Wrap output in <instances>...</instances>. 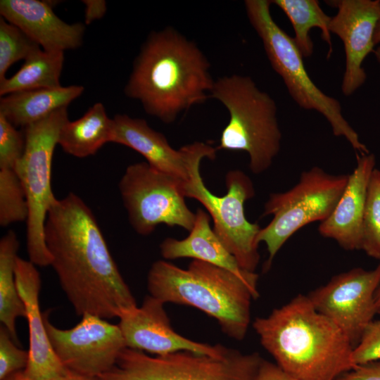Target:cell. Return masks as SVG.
Here are the masks:
<instances>
[{
    "instance_id": "25",
    "label": "cell",
    "mask_w": 380,
    "mask_h": 380,
    "mask_svg": "<svg viewBox=\"0 0 380 380\" xmlns=\"http://www.w3.org/2000/svg\"><path fill=\"white\" fill-rule=\"evenodd\" d=\"M288 17L295 33L293 40L304 58L313 53V43L310 32L313 27L321 30L322 39L329 45L328 57L332 53V43L329 24L331 18L327 15L317 0H272Z\"/></svg>"
},
{
    "instance_id": "3",
    "label": "cell",
    "mask_w": 380,
    "mask_h": 380,
    "mask_svg": "<svg viewBox=\"0 0 380 380\" xmlns=\"http://www.w3.org/2000/svg\"><path fill=\"white\" fill-rule=\"evenodd\" d=\"M253 327L275 363L295 380H336L356 365L343 331L299 294Z\"/></svg>"
},
{
    "instance_id": "34",
    "label": "cell",
    "mask_w": 380,
    "mask_h": 380,
    "mask_svg": "<svg viewBox=\"0 0 380 380\" xmlns=\"http://www.w3.org/2000/svg\"><path fill=\"white\" fill-rule=\"evenodd\" d=\"M82 3L85 6L84 22L85 25L91 24L96 20L103 18L106 12V2L103 0H84Z\"/></svg>"
},
{
    "instance_id": "19",
    "label": "cell",
    "mask_w": 380,
    "mask_h": 380,
    "mask_svg": "<svg viewBox=\"0 0 380 380\" xmlns=\"http://www.w3.org/2000/svg\"><path fill=\"white\" fill-rule=\"evenodd\" d=\"M373 153L357 156V165L331 215L320 222L319 234L331 239L347 251L361 250L362 218L367 186L376 168Z\"/></svg>"
},
{
    "instance_id": "29",
    "label": "cell",
    "mask_w": 380,
    "mask_h": 380,
    "mask_svg": "<svg viewBox=\"0 0 380 380\" xmlns=\"http://www.w3.org/2000/svg\"><path fill=\"white\" fill-rule=\"evenodd\" d=\"M25 146V134L0 114V169L16 170Z\"/></svg>"
},
{
    "instance_id": "35",
    "label": "cell",
    "mask_w": 380,
    "mask_h": 380,
    "mask_svg": "<svg viewBox=\"0 0 380 380\" xmlns=\"http://www.w3.org/2000/svg\"><path fill=\"white\" fill-rule=\"evenodd\" d=\"M3 380H33L25 376L23 370L16 372ZM45 380H101L99 377H91L69 370L65 374Z\"/></svg>"
},
{
    "instance_id": "16",
    "label": "cell",
    "mask_w": 380,
    "mask_h": 380,
    "mask_svg": "<svg viewBox=\"0 0 380 380\" xmlns=\"http://www.w3.org/2000/svg\"><path fill=\"white\" fill-rule=\"evenodd\" d=\"M15 275L29 328V359L23 370L24 375L33 380H45L65 374L69 369L61 363L52 348L44 315L40 311L41 277L36 265L18 256Z\"/></svg>"
},
{
    "instance_id": "10",
    "label": "cell",
    "mask_w": 380,
    "mask_h": 380,
    "mask_svg": "<svg viewBox=\"0 0 380 380\" xmlns=\"http://www.w3.org/2000/svg\"><path fill=\"white\" fill-rule=\"evenodd\" d=\"M349 175H331L318 166L303 171L298 183L285 192L273 193L264 205L262 216L272 215L261 228L257 242L268 252L267 269L283 245L298 230L313 222L327 220L334 211Z\"/></svg>"
},
{
    "instance_id": "27",
    "label": "cell",
    "mask_w": 380,
    "mask_h": 380,
    "mask_svg": "<svg viewBox=\"0 0 380 380\" xmlns=\"http://www.w3.org/2000/svg\"><path fill=\"white\" fill-rule=\"evenodd\" d=\"M361 250L380 260V170L375 168L367 186L362 226Z\"/></svg>"
},
{
    "instance_id": "33",
    "label": "cell",
    "mask_w": 380,
    "mask_h": 380,
    "mask_svg": "<svg viewBox=\"0 0 380 380\" xmlns=\"http://www.w3.org/2000/svg\"><path fill=\"white\" fill-rule=\"evenodd\" d=\"M255 380H295L276 363L262 360Z\"/></svg>"
},
{
    "instance_id": "11",
    "label": "cell",
    "mask_w": 380,
    "mask_h": 380,
    "mask_svg": "<svg viewBox=\"0 0 380 380\" xmlns=\"http://www.w3.org/2000/svg\"><path fill=\"white\" fill-rule=\"evenodd\" d=\"M182 180L156 170L146 162L129 165L118 186L130 224L140 235L159 224L191 231L196 213L185 202Z\"/></svg>"
},
{
    "instance_id": "1",
    "label": "cell",
    "mask_w": 380,
    "mask_h": 380,
    "mask_svg": "<svg viewBox=\"0 0 380 380\" xmlns=\"http://www.w3.org/2000/svg\"><path fill=\"white\" fill-rule=\"evenodd\" d=\"M44 236L51 266L77 315L119 318L137 307L94 213L78 195L58 199L48 213Z\"/></svg>"
},
{
    "instance_id": "36",
    "label": "cell",
    "mask_w": 380,
    "mask_h": 380,
    "mask_svg": "<svg viewBox=\"0 0 380 380\" xmlns=\"http://www.w3.org/2000/svg\"><path fill=\"white\" fill-rule=\"evenodd\" d=\"M374 45L380 44V11L379 17L376 23V26L374 34Z\"/></svg>"
},
{
    "instance_id": "7",
    "label": "cell",
    "mask_w": 380,
    "mask_h": 380,
    "mask_svg": "<svg viewBox=\"0 0 380 380\" xmlns=\"http://www.w3.org/2000/svg\"><path fill=\"white\" fill-rule=\"evenodd\" d=\"M217 148L199 142L188 166L186 179L182 180L184 196L199 201L212 217L213 230L220 240L236 258L240 267L255 272L260 261L258 235L261 229L250 222L244 213V203L255 195L251 179L241 170H232L226 175L227 194L217 196L205 186L200 172L201 160H213Z\"/></svg>"
},
{
    "instance_id": "4",
    "label": "cell",
    "mask_w": 380,
    "mask_h": 380,
    "mask_svg": "<svg viewBox=\"0 0 380 380\" xmlns=\"http://www.w3.org/2000/svg\"><path fill=\"white\" fill-rule=\"evenodd\" d=\"M259 275L244 278L214 265L193 260L182 269L160 260L147 276L149 295L165 304L194 307L213 317L222 331L241 341L251 323V301L259 297Z\"/></svg>"
},
{
    "instance_id": "14",
    "label": "cell",
    "mask_w": 380,
    "mask_h": 380,
    "mask_svg": "<svg viewBox=\"0 0 380 380\" xmlns=\"http://www.w3.org/2000/svg\"><path fill=\"white\" fill-rule=\"evenodd\" d=\"M165 303L147 295L141 305L123 312L118 325L126 347L163 355L177 351H191L220 356L227 349L221 345L196 342L177 333L164 309Z\"/></svg>"
},
{
    "instance_id": "28",
    "label": "cell",
    "mask_w": 380,
    "mask_h": 380,
    "mask_svg": "<svg viewBox=\"0 0 380 380\" xmlns=\"http://www.w3.org/2000/svg\"><path fill=\"white\" fill-rule=\"evenodd\" d=\"M40 46L15 25L0 18V82L15 62L25 59Z\"/></svg>"
},
{
    "instance_id": "22",
    "label": "cell",
    "mask_w": 380,
    "mask_h": 380,
    "mask_svg": "<svg viewBox=\"0 0 380 380\" xmlns=\"http://www.w3.org/2000/svg\"><path fill=\"white\" fill-rule=\"evenodd\" d=\"M113 120L102 103L91 106L79 119L68 120L61 127L58 144L76 158L94 155L105 144L111 142Z\"/></svg>"
},
{
    "instance_id": "12",
    "label": "cell",
    "mask_w": 380,
    "mask_h": 380,
    "mask_svg": "<svg viewBox=\"0 0 380 380\" xmlns=\"http://www.w3.org/2000/svg\"><path fill=\"white\" fill-rule=\"evenodd\" d=\"M43 313L46 333L52 348L69 370L82 375L99 377L115 365L125 342L118 324L86 313L75 327L62 329Z\"/></svg>"
},
{
    "instance_id": "18",
    "label": "cell",
    "mask_w": 380,
    "mask_h": 380,
    "mask_svg": "<svg viewBox=\"0 0 380 380\" xmlns=\"http://www.w3.org/2000/svg\"><path fill=\"white\" fill-rule=\"evenodd\" d=\"M113 120L111 142L136 151L145 158L149 165L158 171L182 180L186 179L189 163L198 141L177 150L170 145L161 132L152 129L144 119L116 114Z\"/></svg>"
},
{
    "instance_id": "31",
    "label": "cell",
    "mask_w": 380,
    "mask_h": 380,
    "mask_svg": "<svg viewBox=\"0 0 380 380\" xmlns=\"http://www.w3.org/2000/svg\"><path fill=\"white\" fill-rule=\"evenodd\" d=\"M378 314L379 317L369 324L353 348V360L355 365L380 360V310Z\"/></svg>"
},
{
    "instance_id": "26",
    "label": "cell",
    "mask_w": 380,
    "mask_h": 380,
    "mask_svg": "<svg viewBox=\"0 0 380 380\" xmlns=\"http://www.w3.org/2000/svg\"><path fill=\"white\" fill-rule=\"evenodd\" d=\"M27 217V201L18 172L14 169H0V225L26 222Z\"/></svg>"
},
{
    "instance_id": "32",
    "label": "cell",
    "mask_w": 380,
    "mask_h": 380,
    "mask_svg": "<svg viewBox=\"0 0 380 380\" xmlns=\"http://www.w3.org/2000/svg\"><path fill=\"white\" fill-rule=\"evenodd\" d=\"M336 380H380V360L357 365Z\"/></svg>"
},
{
    "instance_id": "24",
    "label": "cell",
    "mask_w": 380,
    "mask_h": 380,
    "mask_svg": "<svg viewBox=\"0 0 380 380\" xmlns=\"http://www.w3.org/2000/svg\"><path fill=\"white\" fill-rule=\"evenodd\" d=\"M19 246L17 236L12 230L0 240V321L18 346L15 322L18 317H26L15 275Z\"/></svg>"
},
{
    "instance_id": "20",
    "label": "cell",
    "mask_w": 380,
    "mask_h": 380,
    "mask_svg": "<svg viewBox=\"0 0 380 380\" xmlns=\"http://www.w3.org/2000/svg\"><path fill=\"white\" fill-rule=\"evenodd\" d=\"M193 228L182 240L167 238L160 245V254L166 260L189 258L227 270L238 276L251 278L258 274L243 270L224 246L210 225V215L198 208Z\"/></svg>"
},
{
    "instance_id": "23",
    "label": "cell",
    "mask_w": 380,
    "mask_h": 380,
    "mask_svg": "<svg viewBox=\"0 0 380 380\" xmlns=\"http://www.w3.org/2000/svg\"><path fill=\"white\" fill-rule=\"evenodd\" d=\"M18 71L0 82V95L38 89L62 87L60 78L64 63V52L41 48L30 53Z\"/></svg>"
},
{
    "instance_id": "5",
    "label": "cell",
    "mask_w": 380,
    "mask_h": 380,
    "mask_svg": "<svg viewBox=\"0 0 380 380\" xmlns=\"http://www.w3.org/2000/svg\"><path fill=\"white\" fill-rule=\"evenodd\" d=\"M210 98L219 101L229 115L217 150L246 151L253 173L267 170L281 147V132L274 100L250 77L239 75L215 81Z\"/></svg>"
},
{
    "instance_id": "15",
    "label": "cell",
    "mask_w": 380,
    "mask_h": 380,
    "mask_svg": "<svg viewBox=\"0 0 380 380\" xmlns=\"http://www.w3.org/2000/svg\"><path fill=\"white\" fill-rule=\"evenodd\" d=\"M337 8L331 17L329 31L342 41L346 55V68L341 91L348 96L366 81L362 67L364 60L374 51V34L379 17V0H331L325 1Z\"/></svg>"
},
{
    "instance_id": "37",
    "label": "cell",
    "mask_w": 380,
    "mask_h": 380,
    "mask_svg": "<svg viewBox=\"0 0 380 380\" xmlns=\"http://www.w3.org/2000/svg\"><path fill=\"white\" fill-rule=\"evenodd\" d=\"M375 302H376V305L379 312V310H380V284L375 293Z\"/></svg>"
},
{
    "instance_id": "38",
    "label": "cell",
    "mask_w": 380,
    "mask_h": 380,
    "mask_svg": "<svg viewBox=\"0 0 380 380\" xmlns=\"http://www.w3.org/2000/svg\"><path fill=\"white\" fill-rule=\"evenodd\" d=\"M374 54L375 56V58L376 59V61L378 62L379 65H380V46H379L374 51Z\"/></svg>"
},
{
    "instance_id": "8",
    "label": "cell",
    "mask_w": 380,
    "mask_h": 380,
    "mask_svg": "<svg viewBox=\"0 0 380 380\" xmlns=\"http://www.w3.org/2000/svg\"><path fill=\"white\" fill-rule=\"evenodd\" d=\"M68 107L60 108L25 128V146L16 172L28 205L26 243L29 260L36 266L51 265L44 229L47 215L57 202L51 188V166L63 125L68 120Z\"/></svg>"
},
{
    "instance_id": "9",
    "label": "cell",
    "mask_w": 380,
    "mask_h": 380,
    "mask_svg": "<svg viewBox=\"0 0 380 380\" xmlns=\"http://www.w3.org/2000/svg\"><path fill=\"white\" fill-rule=\"evenodd\" d=\"M263 358L227 348L220 356L177 351L151 356L125 348L101 380H255Z\"/></svg>"
},
{
    "instance_id": "6",
    "label": "cell",
    "mask_w": 380,
    "mask_h": 380,
    "mask_svg": "<svg viewBox=\"0 0 380 380\" xmlns=\"http://www.w3.org/2000/svg\"><path fill=\"white\" fill-rule=\"evenodd\" d=\"M271 4L270 0L244 1L248 20L262 40L271 66L282 78L290 96L300 108L322 114L333 134L343 137L360 154L369 153L366 145L343 117L340 102L324 93L311 80L293 38L273 19Z\"/></svg>"
},
{
    "instance_id": "17",
    "label": "cell",
    "mask_w": 380,
    "mask_h": 380,
    "mask_svg": "<svg viewBox=\"0 0 380 380\" xmlns=\"http://www.w3.org/2000/svg\"><path fill=\"white\" fill-rule=\"evenodd\" d=\"M53 6L51 1L39 0H1L0 14L45 51L64 52L80 47L85 25L65 23Z\"/></svg>"
},
{
    "instance_id": "2",
    "label": "cell",
    "mask_w": 380,
    "mask_h": 380,
    "mask_svg": "<svg viewBox=\"0 0 380 380\" xmlns=\"http://www.w3.org/2000/svg\"><path fill=\"white\" fill-rule=\"evenodd\" d=\"M197 45L168 27L150 33L133 63L125 94L148 115L170 124L210 98L215 81Z\"/></svg>"
},
{
    "instance_id": "21",
    "label": "cell",
    "mask_w": 380,
    "mask_h": 380,
    "mask_svg": "<svg viewBox=\"0 0 380 380\" xmlns=\"http://www.w3.org/2000/svg\"><path fill=\"white\" fill-rule=\"evenodd\" d=\"M84 90L82 85H70L11 93L1 96L0 114L15 127H25L60 108L68 107Z\"/></svg>"
},
{
    "instance_id": "13",
    "label": "cell",
    "mask_w": 380,
    "mask_h": 380,
    "mask_svg": "<svg viewBox=\"0 0 380 380\" xmlns=\"http://www.w3.org/2000/svg\"><path fill=\"white\" fill-rule=\"evenodd\" d=\"M380 284V263L334 276L307 296L315 309L331 320L355 348L378 313L375 293Z\"/></svg>"
},
{
    "instance_id": "30",
    "label": "cell",
    "mask_w": 380,
    "mask_h": 380,
    "mask_svg": "<svg viewBox=\"0 0 380 380\" xmlns=\"http://www.w3.org/2000/svg\"><path fill=\"white\" fill-rule=\"evenodd\" d=\"M29 359L28 350L18 347L8 329L0 327V380L26 367Z\"/></svg>"
}]
</instances>
